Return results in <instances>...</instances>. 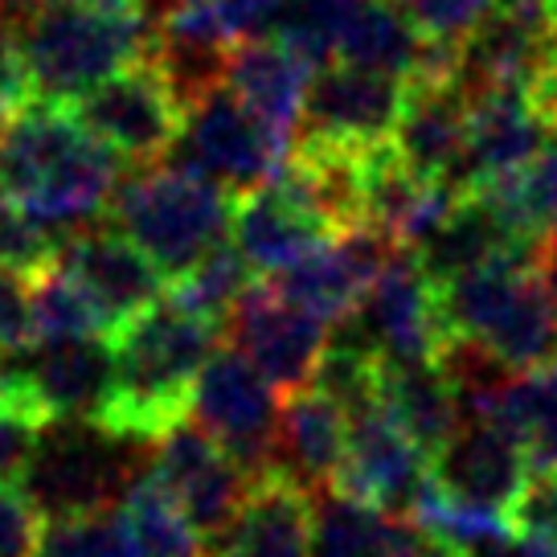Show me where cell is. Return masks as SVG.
Wrapping results in <instances>:
<instances>
[{
	"label": "cell",
	"mask_w": 557,
	"mask_h": 557,
	"mask_svg": "<svg viewBox=\"0 0 557 557\" xmlns=\"http://www.w3.org/2000/svg\"><path fill=\"white\" fill-rule=\"evenodd\" d=\"M426 46L431 41L418 34V25L401 9V0H361V9L352 13V21L341 34L336 62L394 74V78L410 83L422 70Z\"/></svg>",
	"instance_id": "cell-26"
},
{
	"label": "cell",
	"mask_w": 557,
	"mask_h": 557,
	"mask_svg": "<svg viewBox=\"0 0 557 557\" xmlns=\"http://www.w3.org/2000/svg\"><path fill=\"white\" fill-rule=\"evenodd\" d=\"M148 475L173 496L206 541L226 529L230 517L246 500L250 484H255V475L218 438L206 435L193 418L169 426L152 443Z\"/></svg>",
	"instance_id": "cell-14"
},
{
	"label": "cell",
	"mask_w": 557,
	"mask_h": 557,
	"mask_svg": "<svg viewBox=\"0 0 557 557\" xmlns=\"http://www.w3.org/2000/svg\"><path fill=\"white\" fill-rule=\"evenodd\" d=\"M164 4H169V0H164Z\"/></svg>",
	"instance_id": "cell-48"
},
{
	"label": "cell",
	"mask_w": 557,
	"mask_h": 557,
	"mask_svg": "<svg viewBox=\"0 0 557 557\" xmlns=\"http://www.w3.org/2000/svg\"><path fill=\"white\" fill-rule=\"evenodd\" d=\"M549 0H492L496 13H524V17H545Z\"/></svg>",
	"instance_id": "cell-40"
},
{
	"label": "cell",
	"mask_w": 557,
	"mask_h": 557,
	"mask_svg": "<svg viewBox=\"0 0 557 557\" xmlns=\"http://www.w3.org/2000/svg\"><path fill=\"white\" fill-rule=\"evenodd\" d=\"M234 193L173 160L139 164L111 197V226L152 259L164 283L185 278L213 246L230 238Z\"/></svg>",
	"instance_id": "cell-4"
},
{
	"label": "cell",
	"mask_w": 557,
	"mask_h": 557,
	"mask_svg": "<svg viewBox=\"0 0 557 557\" xmlns=\"http://www.w3.org/2000/svg\"><path fill=\"white\" fill-rule=\"evenodd\" d=\"M226 332L230 345L238 348L283 398L312 385L315 366L332 336V329L320 315L304 312L299 304L278 296L267 278H255L246 287V296L230 312Z\"/></svg>",
	"instance_id": "cell-13"
},
{
	"label": "cell",
	"mask_w": 557,
	"mask_h": 557,
	"mask_svg": "<svg viewBox=\"0 0 557 557\" xmlns=\"http://www.w3.org/2000/svg\"><path fill=\"white\" fill-rule=\"evenodd\" d=\"M398 255V246L382 238L377 230L357 226L324 243L320 250L304 255L292 262L287 271L271 275L267 283L275 287L278 296H287L299 304L304 312L320 315L324 324H341L348 312H357V304L369 296V287L377 283L385 271V262Z\"/></svg>",
	"instance_id": "cell-18"
},
{
	"label": "cell",
	"mask_w": 557,
	"mask_h": 557,
	"mask_svg": "<svg viewBox=\"0 0 557 557\" xmlns=\"http://www.w3.org/2000/svg\"><path fill=\"white\" fill-rule=\"evenodd\" d=\"M554 123L533 103L529 90H475L468 111V160L463 193L521 173L554 144Z\"/></svg>",
	"instance_id": "cell-20"
},
{
	"label": "cell",
	"mask_w": 557,
	"mask_h": 557,
	"mask_svg": "<svg viewBox=\"0 0 557 557\" xmlns=\"http://www.w3.org/2000/svg\"><path fill=\"white\" fill-rule=\"evenodd\" d=\"M382 406L398 418V426L414 438L426 455H435L455 426L468 418L463 394L455 385L443 357L431 361H385Z\"/></svg>",
	"instance_id": "cell-25"
},
{
	"label": "cell",
	"mask_w": 557,
	"mask_h": 557,
	"mask_svg": "<svg viewBox=\"0 0 557 557\" xmlns=\"http://www.w3.org/2000/svg\"><path fill=\"white\" fill-rule=\"evenodd\" d=\"M357 9H361V0H287L275 37L320 70L336 62L341 34Z\"/></svg>",
	"instance_id": "cell-31"
},
{
	"label": "cell",
	"mask_w": 557,
	"mask_h": 557,
	"mask_svg": "<svg viewBox=\"0 0 557 557\" xmlns=\"http://www.w3.org/2000/svg\"><path fill=\"white\" fill-rule=\"evenodd\" d=\"M120 517L139 557H206V537L181 512L173 496L144 471L120 500Z\"/></svg>",
	"instance_id": "cell-27"
},
{
	"label": "cell",
	"mask_w": 557,
	"mask_h": 557,
	"mask_svg": "<svg viewBox=\"0 0 557 557\" xmlns=\"http://www.w3.org/2000/svg\"><path fill=\"white\" fill-rule=\"evenodd\" d=\"M123 181L115 157L70 103H34L0 127V189L41 226L70 234L111 209Z\"/></svg>",
	"instance_id": "cell-1"
},
{
	"label": "cell",
	"mask_w": 557,
	"mask_h": 557,
	"mask_svg": "<svg viewBox=\"0 0 557 557\" xmlns=\"http://www.w3.org/2000/svg\"><path fill=\"white\" fill-rule=\"evenodd\" d=\"M554 136H557V123H554Z\"/></svg>",
	"instance_id": "cell-46"
},
{
	"label": "cell",
	"mask_w": 557,
	"mask_h": 557,
	"mask_svg": "<svg viewBox=\"0 0 557 557\" xmlns=\"http://www.w3.org/2000/svg\"><path fill=\"white\" fill-rule=\"evenodd\" d=\"M37 4H50V0H0V13L13 21V17H21V13L37 9Z\"/></svg>",
	"instance_id": "cell-43"
},
{
	"label": "cell",
	"mask_w": 557,
	"mask_h": 557,
	"mask_svg": "<svg viewBox=\"0 0 557 557\" xmlns=\"http://www.w3.org/2000/svg\"><path fill=\"white\" fill-rule=\"evenodd\" d=\"M455 557H524L521 541L512 537V533H492V537H480V541H468V545H459Z\"/></svg>",
	"instance_id": "cell-39"
},
{
	"label": "cell",
	"mask_w": 557,
	"mask_h": 557,
	"mask_svg": "<svg viewBox=\"0 0 557 557\" xmlns=\"http://www.w3.org/2000/svg\"><path fill=\"white\" fill-rule=\"evenodd\" d=\"M46 422H50V414L37 406L29 385L21 382L13 357H4V373H0V484H21Z\"/></svg>",
	"instance_id": "cell-30"
},
{
	"label": "cell",
	"mask_w": 557,
	"mask_h": 557,
	"mask_svg": "<svg viewBox=\"0 0 557 557\" xmlns=\"http://www.w3.org/2000/svg\"><path fill=\"white\" fill-rule=\"evenodd\" d=\"M348 447V414L320 394L315 385L296 389L283 398L278 410L275 447H271V468L275 475L299 484L312 496H324L336 487L341 463Z\"/></svg>",
	"instance_id": "cell-24"
},
{
	"label": "cell",
	"mask_w": 557,
	"mask_h": 557,
	"mask_svg": "<svg viewBox=\"0 0 557 557\" xmlns=\"http://www.w3.org/2000/svg\"><path fill=\"white\" fill-rule=\"evenodd\" d=\"M541 278H545V292H549V299H554V308H557V246L545 250V259H541Z\"/></svg>",
	"instance_id": "cell-42"
},
{
	"label": "cell",
	"mask_w": 557,
	"mask_h": 557,
	"mask_svg": "<svg viewBox=\"0 0 557 557\" xmlns=\"http://www.w3.org/2000/svg\"><path fill=\"white\" fill-rule=\"evenodd\" d=\"M0 373H4V352H0Z\"/></svg>",
	"instance_id": "cell-45"
},
{
	"label": "cell",
	"mask_w": 557,
	"mask_h": 557,
	"mask_svg": "<svg viewBox=\"0 0 557 557\" xmlns=\"http://www.w3.org/2000/svg\"><path fill=\"white\" fill-rule=\"evenodd\" d=\"M554 373H557V366H554Z\"/></svg>",
	"instance_id": "cell-47"
},
{
	"label": "cell",
	"mask_w": 557,
	"mask_h": 557,
	"mask_svg": "<svg viewBox=\"0 0 557 557\" xmlns=\"http://www.w3.org/2000/svg\"><path fill=\"white\" fill-rule=\"evenodd\" d=\"M315 496L275 471L259 475L206 557H312Z\"/></svg>",
	"instance_id": "cell-21"
},
{
	"label": "cell",
	"mask_w": 557,
	"mask_h": 557,
	"mask_svg": "<svg viewBox=\"0 0 557 557\" xmlns=\"http://www.w3.org/2000/svg\"><path fill=\"white\" fill-rule=\"evenodd\" d=\"M148 455L152 443L120 435L99 418H53L37 438L21 487L46 521L111 512L148 471Z\"/></svg>",
	"instance_id": "cell-6"
},
{
	"label": "cell",
	"mask_w": 557,
	"mask_h": 557,
	"mask_svg": "<svg viewBox=\"0 0 557 557\" xmlns=\"http://www.w3.org/2000/svg\"><path fill=\"white\" fill-rule=\"evenodd\" d=\"M443 315L455 341H471L512 373L557 366V308L541 267L487 262L438 283Z\"/></svg>",
	"instance_id": "cell-5"
},
{
	"label": "cell",
	"mask_w": 557,
	"mask_h": 557,
	"mask_svg": "<svg viewBox=\"0 0 557 557\" xmlns=\"http://www.w3.org/2000/svg\"><path fill=\"white\" fill-rule=\"evenodd\" d=\"M29 103H34V87H29V70L17 50L13 25H0V127H9Z\"/></svg>",
	"instance_id": "cell-38"
},
{
	"label": "cell",
	"mask_w": 557,
	"mask_h": 557,
	"mask_svg": "<svg viewBox=\"0 0 557 557\" xmlns=\"http://www.w3.org/2000/svg\"><path fill=\"white\" fill-rule=\"evenodd\" d=\"M545 17H549V29H554V37H557V0L545 4Z\"/></svg>",
	"instance_id": "cell-44"
},
{
	"label": "cell",
	"mask_w": 557,
	"mask_h": 557,
	"mask_svg": "<svg viewBox=\"0 0 557 557\" xmlns=\"http://www.w3.org/2000/svg\"><path fill=\"white\" fill-rule=\"evenodd\" d=\"M29 296H34V329L37 341H74V336H107L99 312L90 308L83 287L50 262L29 278Z\"/></svg>",
	"instance_id": "cell-29"
},
{
	"label": "cell",
	"mask_w": 557,
	"mask_h": 557,
	"mask_svg": "<svg viewBox=\"0 0 557 557\" xmlns=\"http://www.w3.org/2000/svg\"><path fill=\"white\" fill-rule=\"evenodd\" d=\"M222 332L218 320L193 312L176 296H160L152 308L132 315L111 332L115 377L99 422L144 443H157L169 426L185 422L197 377L222 345Z\"/></svg>",
	"instance_id": "cell-2"
},
{
	"label": "cell",
	"mask_w": 557,
	"mask_h": 557,
	"mask_svg": "<svg viewBox=\"0 0 557 557\" xmlns=\"http://www.w3.org/2000/svg\"><path fill=\"white\" fill-rule=\"evenodd\" d=\"M230 238L243 250V259L255 267V275L271 278L304 255L320 250L324 243L341 238V230L324 213L308 173L287 157V164L267 185L234 197Z\"/></svg>",
	"instance_id": "cell-9"
},
{
	"label": "cell",
	"mask_w": 557,
	"mask_h": 557,
	"mask_svg": "<svg viewBox=\"0 0 557 557\" xmlns=\"http://www.w3.org/2000/svg\"><path fill=\"white\" fill-rule=\"evenodd\" d=\"M29 278L34 275L0 267V352L4 357H21V352H29L37 345Z\"/></svg>",
	"instance_id": "cell-36"
},
{
	"label": "cell",
	"mask_w": 557,
	"mask_h": 557,
	"mask_svg": "<svg viewBox=\"0 0 557 557\" xmlns=\"http://www.w3.org/2000/svg\"><path fill=\"white\" fill-rule=\"evenodd\" d=\"M315 66L299 58L287 41L278 37H259L243 41L230 50L226 62V87L238 95V103L267 123L287 148L296 144L304 127V107H308V87H312Z\"/></svg>",
	"instance_id": "cell-23"
},
{
	"label": "cell",
	"mask_w": 557,
	"mask_h": 557,
	"mask_svg": "<svg viewBox=\"0 0 557 557\" xmlns=\"http://www.w3.org/2000/svg\"><path fill=\"white\" fill-rule=\"evenodd\" d=\"M332 332L361 341L382 361H431L443 357L455 341L443 315L438 283L418 267L410 250H398L385 262L369 296L357 304V312L332 324Z\"/></svg>",
	"instance_id": "cell-8"
},
{
	"label": "cell",
	"mask_w": 557,
	"mask_h": 557,
	"mask_svg": "<svg viewBox=\"0 0 557 557\" xmlns=\"http://www.w3.org/2000/svg\"><path fill=\"white\" fill-rule=\"evenodd\" d=\"M34 557H139V549L123 524L120 508H111V512H90V517L46 521Z\"/></svg>",
	"instance_id": "cell-32"
},
{
	"label": "cell",
	"mask_w": 557,
	"mask_h": 557,
	"mask_svg": "<svg viewBox=\"0 0 557 557\" xmlns=\"http://www.w3.org/2000/svg\"><path fill=\"white\" fill-rule=\"evenodd\" d=\"M37 406L53 418H103L111 398V336H74V341H37L29 352L13 357Z\"/></svg>",
	"instance_id": "cell-22"
},
{
	"label": "cell",
	"mask_w": 557,
	"mask_h": 557,
	"mask_svg": "<svg viewBox=\"0 0 557 557\" xmlns=\"http://www.w3.org/2000/svg\"><path fill=\"white\" fill-rule=\"evenodd\" d=\"M406 103V78L348 62H329L312 74L299 144L329 152H369L394 136Z\"/></svg>",
	"instance_id": "cell-12"
},
{
	"label": "cell",
	"mask_w": 557,
	"mask_h": 557,
	"mask_svg": "<svg viewBox=\"0 0 557 557\" xmlns=\"http://www.w3.org/2000/svg\"><path fill=\"white\" fill-rule=\"evenodd\" d=\"M418 34L435 46H459L492 13V0H401Z\"/></svg>",
	"instance_id": "cell-35"
},
{
	"label": "cell",
	"mask_w": 557,
	"mask_h": 557,
	"mask_svg": "<svg viewBox=\"0 0 557 557\" xmlns=\"http://www.w3.org/2000/svg\"><path fill=\"white\" fill-rule=\"evenodd\" d=\"M255 278H259L255 267L243 259V250L234 246V238H222L206 259L193 267L189 275L169 283V296H176L181 304H189L193 312L226 324L230 312H234V304L246 296V287H250Z\"/></svg>",
	"instance_id": "cell-28"
},
{
	"label": "cell",
	"mask_w": 557,
	"mask_h": 557,
	"mask_svg": "<svg viewBox=\"0 0 557 557\" xmlns=\"http://www.w3.org/2000/svg\"><path fill=\"white\" fill-rule=\"evenodd\" d=\"M41 103H74L152 46V21L139 13H103L83 0H50L9 21Z\"/></svg>",
	"instance_id": "cell-3"
},
{
	"label": "cell",
	"mask_w": 557,
	"mask_h": 557,
	"mask_svg": "<svg viewBox=\"0 0 557 557\" xmlns=\"http://www.w3.org/2000/svg\"><path fill=\"white\" fill-rule=\"evenodd\" d=\"M66 234L41 226L25 209L0 189V267H13L25 275H37L41 267L58 259V246Z\"/></svg>",
	"instance_id": "cell-33"
},
{
	"label": "cell",
	"mask_w": 557,
	"mask_h": 557,
	"mask_svg": "<svg viewBox=\"0 0 557 557\" xmlns=\"http://www.w3.org/2000/svg\"><path fill=\"white\" fill-rule=\"evenodd\" d=\"M557 66V37L549 17L524 13H487L459 46H455V78L475 90H533Z\"/></svg>",
	"instance_id": "cell-19"
},
{
	"label": "cell",
	"mask_w": 557,
	"mask_h": 557,
	"mask_svg": "<svg viewBox=\"0 0 557 557\" xmlns=\"http://www.w3.org/2000/svg\"><path fill=\"white\" fill-rule=\"evenodd\" d=\"M287 157H292V148L275 132H267V123L255 120L238 103V95L222 83L189 107L185 132L164 160L185 164L238 197L246 189L267 185L287 164Z\"/></svg>",
	"instance_id": "cell-10"
},
{
	"label": "cell",
	"mask_w": 557,
	"mask_h": 557,
	"mask_svg": "<svg viewBox=\"0 0 557 557\" xmlns=\"http://www.w3.org/2000/svg\"><path fill=\"white\" fill-rule=\"evenodd\" d=\"M53 262L83 287V296L90 299V308L103 320L107 336L164 296V275L115 226H95L90 222V226L70 230Z\"/></svg>",
	"instance_id": "cell-16"
},
{
	"label": "cell",
	"mask_w": 557,
	"mask_h": 557,
	"mask_svg": "<svg viewBox=\"0 0 557 557\" xmlns=\"http://www.w3.org/2000/svg\"><path fill=\"white\" fill-rule=\"evenodd\" d=\"M70 107L87 123L90 136H99L115 157L132 164H157L169 157L189 115L164 70L152 62V53L111 74Z\"/></svg>",
	"instance_id": "cell-7"
},
{
	"label": "cell",
	"mask_w": 557,
	"mask_h": 557,
	"mask_svg": "<svg viewBox=\"0 0 557 557\" xmlns=\"http://www.w3.org/2000/svg\"><path fill=\"white\" fill-rule=\"evenodd\" d=\"M508 529L521 541L557 545V463L554 468H529L524 487L508 508Z\"/></svg>",
	"instance_id": "cell-34"
},
{
	"label": "cell",
	"mask_w": 557,
	"mask_h": 557,
	"mask_svg": "<svg viewBox=\"0 0 557 557\" xmlns=\"http://www.w3.org/2000/svg\"><path fill=\"white\" fill-rule=\"evenodd\" d=\"M426 480H431V455L401 431L398 418L382 401L348 414L345 463L332 492L352 496L389 517H410Z\"/></svg>",
	"instance_id": "cell-15"
},
{
	"label": "cell",
	"mask_w": 557,
	"mask_h": 557,
	"mask_svg": "<svg viewBox=\"0 0 557 557\" xmlns=\"http://www.w3.org/2000/svg\"><path fill=\"white\" fill-rule=\"evenodd\" d=\"M46 533V517L37 512L21 484H0V557H34Z\"/></svg>",
	"instance_id": "cell-37"
},
{
	"label": "cell",
	"mask_w": 557,
	"mask_h": 557,
	"mask_svg": "<svg viewBox=\"0 0 557 557\" xmlns=\"http://www.w3.org/2000/svg\"><path fill=\"white\" fill-rule=\"evenodd\" d=\"M471 95L455 74H418L406 83V103L394 123L389 148L422 181L463 193Z\"/></svg>",
	"instance_id": "cell-17"
},
{
	"label": "cell",
	"mask_w": 557,
	"mask_h": 557,
	"mask_svg": "<svg viewBox=\"0 0 557 557\" xmlns=\"http://www.w3.org/2000/svg\"><path fill=\"white\" fill-rule=\"evenodd\" d=\"M283 394L234 345H218L193 389L189 418L226 447L255 480L271 468Z\"/></svg>",
	"instance_id": "cell-11"
},
{
	"label": "cell",
	"mask_w": 557,
	"mask_h": 557,
	"mask_svg": "<svg viewBox=\"0 0 557 557\" xmlns=\"http://www.w3.org/2000/svg\"><path fill=\"white\" fill-rule=\"evenodd\" d=\"M90 9H103V13H139V17H148V4L152 0H83Z\"/></svg>",
	"instance_id": "cell-41"
}]
</instances>
